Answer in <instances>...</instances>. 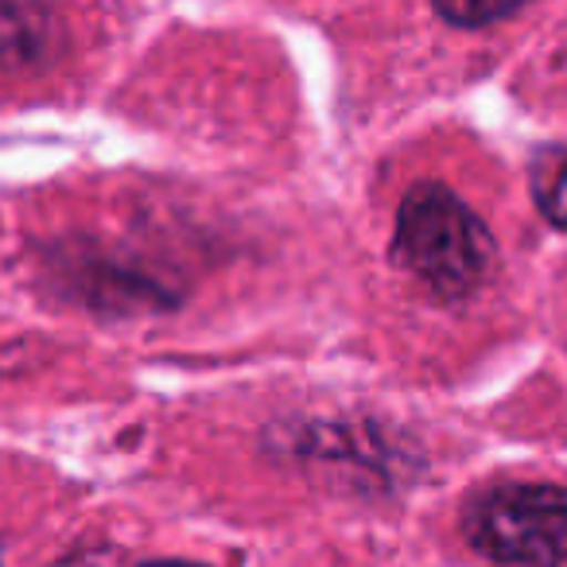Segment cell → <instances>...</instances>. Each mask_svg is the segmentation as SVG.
I'll list each match as a JSON object with an SVG mask.
<instances>
[{"instance_id": "2", "label": "cell", "mask_w": 567, "mask_h": 567, "mask_svg": "<svg viewBox=\"0 0 567 567\" xmlns=\"http://www.w3.org/2000/svg\"><path fill=\"white\" fill-rule=\"evenodd\" d=\"M463 533L474 551L502 567L567 564V486L497 482L471 497Z\"/></svg>"}, {"instance_id": "5", "label": "cell", "mask_w": 567, "mask_h": 567, "mask_svg": "<svg viewBox=\"0 0 567 567\" xmlns=\"http://www.w3.org/2000/svg\"><path fill=\"white\" fill-rule=\"evenodd\" d=\"M141 567H206V564H190V559H156V564H141Z\"/></svg>"}, {"instance_id": "4", "label": "cell", "mask_w": 567, "mask_h": 567, "mask_svg": "<svg viewBox=\"0 0 567 567\" xmlns=\"http://www.w3.org/2000/svg\"><path fill=\"white\" fill-rule=\"evenodd\" d=\"M536 206L556 229H567V152L536 167Z\"/></svg>"}, {"instance_id": "3", "label": "cell", "mask_w": 567, "mask_h": 567, "mask_svg": "<svg viewBox=\"0 0 567 567\" xmlns=\"http://www.w3.org/2000/svg\"><path fill=\"white\" fill-rule=\"evenodd\" d=\"M447 24L455 28H486L497 20H509L513 12H520L528 0H432Z\"/></svg>"}, {"instance_id": "1", "label": "cell", "mask_w": 567, "mask_h": 567, "mask_svg": "<svg viewBox=\"0 0 567 567\" xmlns=\"http://www.w3.org/2000/svg\"><path fill=\"white\" fill-rule=\"evenodd\" d=\"M396 260L440 300H463L494 268V237L443 183H416L396 214Z\"/></svg>"}]
</instances>
